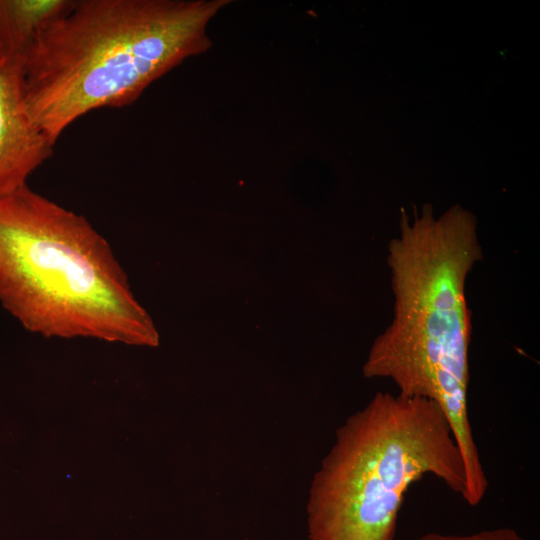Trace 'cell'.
Masks as SVG:
<instances>
[{
    "label": "cell",
    "mask_w": 540,
    "mask_h": 540,
    "mask_svg": "<svg viewBox=\"0 0 540 540\" xmlns=\"http://www.w3.org/2000/svg\"><path fill=\"white\" fill-rule=\"evenodd\" d=\"M230 0H81L23 55L34 124L55 145L74 121L136 101L184 60L207 52Z\"/></svg>",
    "instance_id": "obj_1"
},
{
    "label": "cell",
    "mask_w": 540,
    "mask_h": 540,
    "mask_svg": "<svg viewBox=\"0 0 540 540\" xmlns=\"http://www.w3.org/2000/svg\"><path fill=\"white\" fill-rule=\"evenodd\" d=\"M482 257L468 211L455 206L439 218L426 209L411 222L404 217L388 244L392 321L363 365L365 377L388 379L398 393L439 405L469 474L478 473L482 461L468 417L472 319L465 288Z\"/></svg>",
    "instance_id": "obj_2"
},
{
    "label": "cell",
    "mask_w": 540,
    "mask_h": 540,
    "mask_svg": "<svg viewBox=\"0 0 540 540\" xmlns=\"http://www.w3.org/2000/svg\"><path fill=\"white\" fill-rule=\"evenodd\" d=\"M0 303L46 337L158 343L108 241L28 184L0 196Z\"/></svg>",
    "instance_id": "obj_3"
},
{
    "label": "cell",
    "mask_w": 540,
    "mask_h": 540,
    "mask_svg": "<svg viewBox=\"0 0 540 540\" xmlns=\"http://www.w3.org/2000/svg\"><path fill=\"white\" fill-rule=\"evenodd\" d=\"M425 475L463 499L460 448L439 405L378 392L336 430L307 502L308 540H395L411 484Z\"/></svg>",
    "instance_id": "obj_4"
},
{
    "label": "cell",
    "mask_w": 540,
    "mask_h": 540,
    "mask_svg": "<svg viewBox=\"0 0 540 540\" xmlns=\"http://www.w3.org/2000/svg\"><path fill=\"white\" fill-rule=\"evenodd\" d=\"M53 147L28 113L23 57L0 46V196L26 185Z\"/></svg>",
    "instance_id": "obj_5"
},
{
    "label": "cell",
    "mask_w": 540,
    "mask_h": 540,
    "mask_svg": "<svg viewBox=\"0 0 540 540\" xmlns=\"http://www.w3.org/2000/svg\"><path fill=\"white\" fill-rule=\"evenodd\" d=\"M74 4L72 0H0V46L23 57Z\"/></svg>",
    "instance_id": "obj_6"
},
{
    "label": "cell",
    "mask_w": 540,
    "mask_h": 540,
    "mask_svg": "<svg viewBox=\"0 0 540 540\" xmlns=\"http://www.w3.org/2000/svg\"><path fill=\"white\" fill-rule=\"evenodd\" d=\"M418 540H527L515 529L510 527H498L484 529L470 534H443L429 532L422 535Z\"/></svg>",
    "instance_id": "obj_7"
}]
</instances>
